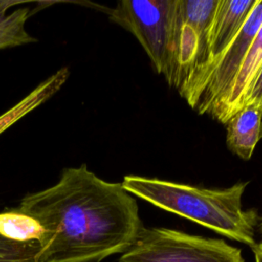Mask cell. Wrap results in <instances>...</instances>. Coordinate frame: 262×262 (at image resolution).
Returning a JSON list of instances; mask_svg holds the SVG:
<instances>
[{"label": "cell", "mask_w": 262, "mask_h": 262, "mask_svg": "<svg viewBox=\"0 0 262 262\" xmlns=\"http://www.w3.org/2000/svg\"><path fill=\"white\" fill-rule=\"evenodd\" d=\"M225 125L229 150L243 160H250L262 138V110L245 105L230 117Z\"/></svg>", "instance_id": "ba28073f"}, {"label": "cell", "mask_w": 262, "mask_h": 262, "mask_svg": "<svg viewBox=\"0 0 262 262\" xmlns=\"http://www.w3.org/2000/svg\"><path fill=\"white\" fill-rule=\"evenodd\" d=\"M40 242H17L0 233V262H37Z\"/></svg>", "instance_id": "5bb4252c"}, {"label": "cell", "mask_w": 262, "mask_h": 262, "mask_svg": "<svg viewBox=\"0 0 262 262\" xmlns=\"http://www.w3.org/2000/svg\"><path fill=\"white\" fill-rule=\"evenodd\" d=\"M17 209L43 229L37 262H99L126 252L144 227L122 182L104 181L85 164L63 169L55 185L27 194Z\"/></svg>", "instance_id": "6da1fadb"}, {"label": "cell", "mask_w": 262, "mask_h": 262, "mask_svg": "<svg viewBox=\"0 0 262 262\" xmlns=\"http://www.w3.org/2000/svg\"><path fill=\"white\" fill-rule=\"evenodd\" d=\"M108 15L138 40L156 71L171 84L178 30L177 0H122Z\"/></svg>", "instance_id": "3957f363"}, {"label": "cell", "mask_w": 262, "mask_h": 262, "mask_svg": "<svg viewBox=\"0 0 262 262\" xmlns=\"http://www.w3.org/2000/svg\"><path fill=\"white\" fill-rule=\"evenodd\" d=\"M132 195L199 223L230 239L253 248L258 214L244 210L243 195L248 181L223 189H210L158 178L128 175L122 182Z\"/></svg>", "instance_id": "7a4b0ae2"}, {"label": "cell", "mask_w": 262, "mask_h": 262, "mask_svg": "<svg viewBox=\"0 0 262 262\" xmlns=\"http://www.w3.org/2000/svg\"><path fill=\"white\" fill-rule=\"evenodd\" d=\"M260 230H261V235H262V221H261V224H260Z\"/></svg>", "instance_id": "e0dca14e"}, {"label": "cell", "mask_w": 262, "mask_h": 262, "mask_svg": "<svg viewBox=\"0 0 262 262\" xmlns=\"http://www.w3.org/2000/svg\"><path fill=\"white\" fill-rule=\"evenodd\" d=\"M245 105H254L262 110V64L245 97L243 106Z\"/></svg>", "instance_id": "9a60e30c"}, {"label": "cell", "mask_w": 262, "mask_h": 262, "mask_svg": "<svg viewBox=\"0 0 262 262\" xmlns=\"http://www.w3.org/2000/svg\"><path fill=\"white\" fill-rule=\"evenodd\" d=\"M217 3L218 0H177L178 24H186L190 26L195 30L200 37V53L193 71L203 61L206 50L207 36Z\"/></svg>", "instance_id": "8fae6325"}, {"label": "cell", "mask_w": 262, "mask_h": 262, "mask_svg": "<svg viewBox=\"0 0 262 262\" xmlns=\"http://www.w3.org/2000/svg\"><path fill=\"white\" fill-rule=\"evenodd\" d=\"M199 53L200 37L195 30L186 24H178L174 48L173 76L170 85L174 86L179 93L186 85L196 64Z\"/></svg>", "instance_id": "9c48e42d"}, {"label": "cell", "mask_w": 262, "mask_h": 262, "mask_svg": "<svg viewBox=\"0 0 262 262\" xmlns=\"http://www.w3.org/2000/svg\"><path fill=\"white\" fill-rule=\"evenodd\" d=\"M262 64V26L253 39L231 85L209 112L218 122L225 124L243 106L245 97Z\"/></svg>", "instance_id": "52a82bcc"}, {"label": "cell", "mask_w": 262, "mask_h": 262, "mask_svg": "<svg viewBox=\"0 0 262 262\" xmlns=\"http://www.w3.org/2000/svg\"><path fill=\"white\" fill-rule=\"evenodd\" d=\"M21 3L23 2L9 0L0 1V49L15 47L36 41L25 29V24L32 13L29 7H20L10 13L6 12L10 6Z\"/></svg>", "instance_id": "7c38bea8"}, {"label": "cell", "mask_w": 262, "mask_h": 262, "mask_svg": "<svg viewBox=\"0 0 262 262\" xmlns=\"http://www.w3.org/2000/svg\"><path fill=\"white\" fill-rule=\"evenodd\" d=\"M118 262H245L241 249L223 239L165 227H143Z\"/></svg>", "instance_id": "277c9868"}, {"label": "cell", "mask_w": 262, "mask_h": 262, "mask_svg": "<svg viewBox=\"0 0 262 262\" xmlns=\"http://www.w3.org/2000/svg\"><path fill=\"white\" fill-rule=\"evenodd\" d=\"M69 77L68 68H61L44 82L39 84L30 94L23 98L4 114L0 115V134L16 123L19 119L44 103L54 95Z\"/></svg>", "instance_id": "30bf717a"}, {"label": "cell", "mask_w": 262, "mask_h": 262, "mask_svg": "<svg viewBox=\"0 0 262 262\" xmlns=\"http://www.w3.org/2000/svg\"><path fill=\"white\" fill-rule=\"evenodd\" d=\"M256 3L257 0H218L208 32L203 61L193 71L180 94L231 43L243 28Z\"/></svg>", "instance_id": "8992f818"}, {"label": "cell", "mask_w": 262, "mask_h": 262, "mask_svg": "<svg viewBox=\"0 0 262 262\" xmlns=\"http://www.w3.org/2000/svg\"><path fill=\"white\" fill-rule=\"evenodd\" d=\"M262 26V0L249 14L225 50L180 94L200 114H209L234 80L247 51Z\"/></svg>", "instance_id": "5b68a950"}, {"label": "cell", "mask_w": 262, "mask_h": 262, "mask_svg": "<svg viewBox=\"0 0 262 262\" xmlns=\"http://www.w3.org/2000/svg\"><path fill=\"white\" fill-rule=\"evenodd\" d=\"M253 253H254V258L255 262H262V242L257 243L253 248Z\"/></svg>", "instance_id": "2e32d148"}, {"label": "cell", "mask_w": 262, "mask_h": 262, "mask_svg": "<svg viewBox=\"0 0 262 262\" xmlns=\"http://www.w3.org/2000/svg\"><path fill=\"white\" fill-rule=\"evenodd\" d=\"M0 233L17 242H41L43 229L35 219L16 208L0 213Z\"/></svg>", "instance_id": "4fadbf2b"}]
</instances>
